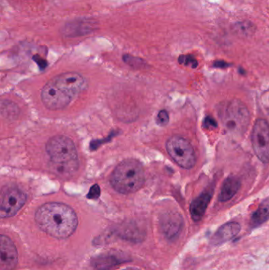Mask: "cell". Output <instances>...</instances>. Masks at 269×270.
<instances>
[{
    "mask_svg": "<svg viewBox=\"0 0 269 270\" xmlns=\"http://www.w3.org/2000/svg\"><path fill=\"white\" fill-rule=\"evenodd\" d=\"M37 227L56 239H67L78 227V217L66 204L49 202L38 208L35 214Z\"/></svg>",
    "mask_w": 269,
    "mask_h": 270,
    "instance_id": "cell-1",
    "label": "cell"
},
{
    "mask_svg": "<svg viewBox=\"0 0 269 270\" xmlns=\"http://www.w3.org/2000/svg\"><path fill=\"white\" fill-rule=\"evenodd\" d=\"M145 181L144 168L134 159L119 163L111 177L112 187L120 194H132L140 190Z\"/></svg>",
    "mask_w": 269,
    "mask_h": 270,
    "instance_id": "cell-2",
    "label": "cell"
},
{
    "mask_svg": "<svg viewBox=\"0 0 269 270\" xmlns=\"http://www.w3.org/2000/svg\"><path fill=\"white\" fill-rule=\"evenodd\" d=\"M219 116L226 133L234 137L242 136L250 124V112L244 103L238 100L223 104L219 110Z\"/></svg>",
    "mask_w": 269,
    "mask_h": 270,
    "instance_id": "cell-3",
    "label": "cell"
},
{
    "mask_svg": "<svg viewBox=\"0 0 269 270\" xmlns=\"http://www.w3.org/2000/svg\"><path fill=\"white\" fill-rule=\"evenodd\" d=\"M168 155L179 166L190 169L196 164L195 151L193 145L183 137L175 135L170 137L166 143Z\"/></svg>",
    "mask_w": 269,
    "mask_h": 270,
    "instance_id": "cell-4",
    "label": "cell"
},
{
    "mask_svg": "<svg viewBox=\"0 0 269 270\" xmlns=\"http://www.w3.org/2000/svg\"><path fill=\"white\" fill-rule=\"evenodd\" d=\"M46 151L51 161L67 162L78 160L74 143L71 139L63 135L51 137L46 145Z\"/></svg>",
    "mask_w": 269,
    "mask_h": 270,
    "instance_id": "cell-5",
    "label": "cell"
},
{
    "mask_svg": "<svg viewBox=\"0 0 269 270\" xmlns=\"http://www.w3.org/2000/svg\"><path fill=\"white\" fill-rule=\"evenodd\" d=\"M251 142L254 153L260 161L269 162V124L264 119H258L252 130Z\"/></svg>",
    "mask_w": 269,
    "mask_h": 270,
    "instance_id": "cell-6",
    "label": "cell"
},
{
    "mask_svg": "<svg viewBox=\"0 0 269 270\" xmlns=\"http://www.w3.org/2000/svg\"><path fill=\"white\" fill-rule=\"evenodd\" d=\"M41 100L48 109L61 110L67 108L72 99L69 95L50 81L41 90Z\"/></svg>",
    "mask_w": 269,
    "mask_h": 270,
    "instance_id": "cell-7",
    "label": "cell"
},
{
    "mask_svg": "<svg viewBox=\"0 0 269 270\" xmlns=\"http://www.w3.org/2000/svg\"><path fill=\"white\" fill-rule=\"evenodd\" d=\"M26 202V195L18 188H10L3 192L0 203V216L2 218L15 215Z\"/></svg>",
    "mask_w": 269,
    "mask_h": 270,
    "instance_id": "cell-8",
    "label": "cell"
},
{
    "mask_svg": "<svg viewBox=\"0 0 269 270\" xmlns=\"http://www.w3.org/2000/svg\"><path fill=\"white\" fill-rule=\"evenodd\" d=\"M51 81L69 95L72 100L84 91L86 87L84 77L77 72L63 73Z\"/></svg>",
    "mask_w": 269,
    "mask_h": 270,
    "instance_id": "cell-9",
    "label": "cell"
},
{
    "mask_svg": "<svg viewBox=\"0 0 269 270\" xmlns=\"http://www.w3.org/2000/svg\"><path fill=\"white\" fill-rule=\"evenodd\" d=\"M0 270H14L18 263V251L14 242L6 235H2L0 237Z\"/></svg>",
    "mask_w": 269,
    "mask_h": 270,
    "instance_id": "cell-10",
    "label": "cell"
},
{
    "mask_svg": "<svg viewBox=\"0 0 269 270\" xmlns=\"http://www.w3.org/2000/svg\"><path fill=\"white\" fill-rule=\"evenodd\" d=\"M183 225V218L181 214L176 212L167 213L160 220L161 230L168 239H176L181 232Z\"/></svg>",
    "mask_w": 269,
    "mask_h": 270,
    "instance_id": "cell-11",
    "label": "cell"
},
{
    "mask_svg": "<svg viewBox=\"0 0 269 270\" xmlns=\"http://www.w3.org/2000/svg\"><path fill=\"white\" fill-rule=\"evenodd\" d=\"M240 231H241V225L238 222H231L224 224L211 238V243L215 246L224 244L238 235Z\"/></svg>",
    "mask_w": 269,
    "mask_h": 270,
    "instance_id": "cell-12",
    "label": "cell"
},
{
    "mask_svg": "<svg viewBox=\"0 0 269 270\" xmlns=\"http://www.w3.org/2000/svg\"><path fill=\"white\" fill-rule=\"evenodd\" d=\"M127 258L119 253L107 252L92 259L93 267L98 270H108L124 263Z\"/></svg>",
    "mask_w": 269,
    "mask_h": 270,
    "instance_id": "cell-13",
    "label": "cell"
},
{
    "mask_svg": "<svg viewBox=\"0 0 269 270\" xmlns=\"http://www.w3.org/2000/svg\"><path fill=\"white\" fill-rule=\"evenodd\" d=\"M212 195L210 193L204 192L201 195L198 196L196 199L193 200L190 205V214L192 218L195 222H199L205 215L207 207L210 202Z\"/></svg>",
    "mask_w": 269,
    "mask_h": 270,
    "instance_id": "cell-14",
    "label": "cell"
},
{
    "mask_svg": "<svg viewBox=\"0 0 269 270\" xmlns=\"http://www.w3.org/2000/svg\"><path fill=\"white\" fill-rule=\"evenodd\" d=\"M241 181L235 177H229L224 180L221 187L219 200L221 202H226L235 195L241 188Z\"/></svg>",
    "mask_w": 269,
    "mask_h": 270,
    "instance_id": "cell-15",
    "label": "cell"
},
{
    "mask_svg": "<svg viewBox=\"0 0 269 270\" xmlns=\"http://www.w3.org/2000/svg\"><path fill=\"white\" fill-rule=\"evenodd\" d=\"M50 168L53 173L62 178H68L76 173L78 169V160L67 162L50 161Z\"/></svg>",
    "mask_w": 269,
    "mask_h": 270,
    "instance_id": "cell-16",
    "label": "cell"
},
{
    "mask_svg": "<svg viewBox=\"0 0 269 270\" xmlns=\"http://www.w3.org/2000/svg\"><path fill=\"white\" fill-rule=\"evenodd\" d=\"M269 220V198L264 200L260 204L258 210L254 212L251 218V223L253 227H258Z\"/></svg>",
    "mask_w": 269,
    "mask_h": 270,
    "instance_id": "cell-17",
    "label": "cell"
},
{
    "mask_svg": "<svg viewBox=\"0 0 269 270\" xmlns=\"http://www.w3.org/2000/svg\"><path fill=\"white\" fill-rule=\"evenodd\" d=\"M232 30L234 34L240 37H250L256 32V26L254 23L249 21L236 22L232 26Z\"/></svg>",
    "mask_w": 269,
    "mask_h": 270,
    "instance_id": "cell-18",
    "label": "cell"
},
{
    "mask_svg": "<svg viewBox=\"0 0 269 270\" xmlns=\"http://www.w3.org/2000/svg\"><path fill=\"white\" fill-rule=\"evenodd\" d=\"M120 235L124 239L127 240L131 241H140L143 239L142 233H140V230L137 229L136 227L134 226H127V227H123V231H119Z\"/></svg>",
    "mask_w": 269,
    "mask_h": 270,
    "instance_id": "cell-19",
    "label": "cell"
},
{
    "mask_svg": "<svg viewBox=\"0 0 269 270\" xmlns=\"http://www.w3.org/2000/svg\"><path fill=\"white\" fill-rule=\"evenodd\" d=\"M179 62L181 64L185 65V66H190L193 68H196L198 65L197 61L191 55H181L179 59Z\"/></svg>",
    "mask_w": 269,
    "mask_h": 270,
    "instance_id": "cell-20",
    "label": "cell"
},
{
    "mask_svg": "<svg viewBox=\"0 0 269 270\" xmlns=\"http://www.w3.org/2000/svg\"><path fill=\"white\" fill-rule=\"evenodd\" d=\"M169 122V115L166 110H161L159 112L158 115L156 116V123L158 125L164 127L166 126Z\"/></svg>",
    "mask_w": 269,
    "mask_h": 270,
    "instance_id": "cell-21",
    "label": "cell"
},
{
    "mask_svg": "<svg viewBox=\"0 0 269 270\" xmlns=\"http://www.w3.org/2000/svg\"><path fill=\"white\" fill-rule=\"evenodd\" d=\"M100 195V189L98 185H94L91 189H90V192H89L87 198L90 199H97Z\"/></svg>",
    "mask_w": 269,
    "mask_h": 270,
    "instance_id": "cell-22",
    "label": "cell"
},
{
    "mask_svg": "<svg viewBox=\"0 0 269 270\" xmlns=\"http://www.w3.org/2000/svg\"><path fill=\"white\" fill-rule=\"evenodd\" d=\"M217 123L213 117L207 116L205 117V121H204V127L205 128H217Z\"/></svg>",
    "mask_w": 269,
    "mask_h": 270,
    "instance_id": "cell-23",
    "label": "cell"
},
{
    "mask_svg": "<svg viewBox=\"0 0 269 270\" xmlns=\"http://www.w3.org/2000/svg\"><path fill=\"white\" fill-rule=\"evenodd\" d=\"M214 67L224 68V67H229V64L224 61H217V62H215Z\"/></svg>",
    "mask_w": 269,
    "mask_h": 270,
    "instance_id": "cell-24",
    "label": "cell"
},
{
    "mask_svg": "<svg viewBox=\"0 0 269 270\" xmlns=\"http://www.w3.org/2000/svg\"><path fill=\"white\" fill-rule=\"evenodd\" d=\"M268 114H269V111H268Z\"/></svg>",
    "mask_w": 269,
    "mask_h": 270,
    "instance_id": "cell-25",
    "label": "cell"
}]
</instances>
